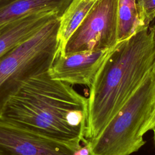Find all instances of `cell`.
<instances>
[{
    "label": "cell",
    "mask_w": 155,
    "mask_h": 155,
    "mask_svg": "<svg viewBox=\"0 0 155 155\" xmlns=\"http://www.w3.org/2000/svg\"><path fill=\"white\" fill-rule=\"evenodd\" d=\"M88 98L48 71L29 79L4 106L0 117L79 147L85 139Z\"/></svg>",
    "instance_id": "cell-1"
},
{
    "label": "cell",
    "mask_w": 155,
    "mask_h": 155,
    "mask_svg": "<svg viewBox=\"0 0 155 155\" xmlns=\"http://www.w3.org/2000/svg\"><path fill=\"white\" fill-rule=\"evenodd\" d=\"M155 27L149 25L123 41L96 73L88 98L85 139L97 137L151 71Z\"/></svg>",
    "instance_id": "cell-2"
},
{
    "label": "cell",
    "mask_w": 155,
    "mask_h": 155,
    "mask_svg": "<svg viewBox=\"0 0 155 155\" xmlns=\"http://www.w3.org/2000/svg\"><path fill=\"white\" fill-rule=\"evenodd\" d=\"M155 106V75L148 73L101 133L88 140L91 155H130L145 143L140 134Z\"/></svg>",
    "instance_id": "cell-3"
},
{
    "label": "cell",
    "mask_w": 155,
    "mask_h": 155,
    "mask_svg": "<svg viewBox=\"0 0 155 155\" xmlns=\"http://www.w3.org/2000/svg\"><path fill=\"white\" fill-rule=\"evenodd\" d=\"M61 16L0 58V116L9 99L31 78L48 71L56 58Z\"/></svg>",
    "instance_id": "cell-4"
},
{
    "label": "cell",
    "mask_w": 155,
    "mask_h": 155,
    "mask_svg": "<svg viewBox=\"0 0 155 155\" xmlns=\"http://www.w3.org/2000/svg\"><path fill=\"white\" fill-rule=\"evenodd\" d=\"M119 2V0H99L69 38L64 55L106 49L120 41Z\"/></svg>",
    "instance_id": "cell-5"
},
{
    "label": "cell",
    "mask_w": 155,
    "mask_h": 155,
    "mask_svg": "<svg viewBox=\"0 0 155 155\" xmlns=\"http://www.w3.org/2000/svg\"><path fill=\"white\" fill-rule=\"evenodd\" d=\"M79 147L0 117V155H73Z\"/></svg>",
    "instance_id": "cell-6"
},
{
    "label": "cell",
    "mask_w": 155,
    "mask_h": 155,
    "mask_svg": "<svg viewBox=\"0 0 155 155\" xmlns=\"http://www.w3.org/2000/svg\"><path fill=\"white\" fill-rule=\"evenodd\" d=\"M123 41L106 49L76 52L58 57L48 70L51 78L70 85L90 87L96 73Z\"/></svg>",
    "instance_id": "cell-7"
},
{
    "label": "cell",
    "mask_w": 155,
    "mask_h": 155,
    "mask_svg": "<svg viewBox=\"0 0 155 155\" xmlns=\"http://www.w3.org/2000/svg\"><path fill=\"white\" fill-rule=\"evenodd\" d=\"M62 13L53 8L30 12L15 20L0 33V58L41 29L50 19Z\"/></svg>",
    "instance_id": "cell-8"
},
{
    "label": "cell",
    "mask_w": 155,
    "mask_h": 155,
    "mask_svg": "<svg viewBox=\"0 0 155 155\" xmlns=\"http://www.w3.org/2000/svg\"><path fill=\"white\" fill-rule=\"evenodd\" d=\"M73 0H0V33L24 15L42 8L65 12Z\"/></svg>",
    "instance_id": "cell-9"
},
{
    "label": "cell",
    "mask_w": 155,
    "mask_h": 155,
    "mask_svg": "<svg viewBox=\"0 0 155 155\" xmlns=\"http://www.w3.org/2000/svg\"><path fill=\"white\" fill-rule=\"evenodd\" d=\"M99 0H73L60 17L56 58L64 56L66 44Z\"/></svg>",
    "instance_id": "cell-10"
},
{
    "label": "cell",
    "mask_w": 155,
    "mask_h": 155,
    "mask_svg": "<svg viewBox=\"0 0 155 155\" xmlns=\"http://www.w3.org/2000/svg\"><path fill=\"white\" fill-rule=\"evenodd\" d=\"M118 39L124 41L145 27L136 0H119L117 12Z\"/></svg>",
    "instance_id": "cell-11"
},
{
    "label": "cell",
    "mask_w": 155,
    "mask_h": 155,
    "mask_svg": "<svg viewBox=\"0 0 155 155\" xmlns=\"http://www.w3.org/2000/svg\"><path fill=\"white\" fill-rule=\"evenodd\" d=\"M139 12L145 27H147L155 18V0H136Z\"/></svg>",
    "instance_id": "cell-12"
},
{
    "label": "cell",
    "mask_w": 155,
    "mask_h": 155,
    "mask_svg": "<svg viewBox=\"0 0 155 155\" xmlns=\"http://www.w3.org/2000/svg\"><path fill=\"white\" fill-rule=\"evenodd\" d=\"M154 126H155V106L152 112L151 113L150 115L147 119L146 122L143 125L140 131V135L143 136L145 133H146L148 131L151 130Z\"/></svg>",
    "instance_id": "cell-13"
},
{
    "label": "cell",
    "mask_w": 155,
    "mask_h": 155,
    "mask_svg": "<svg viewBox=\"0 0 155 155\" xmlns=\"http://www.w3.org/2000/svg\"><path fill=\"white\" fill-rule=\"evenodd\" d=\"M73 155H91L88 139L82 143L80 147L74 151Z\"/></svg>",
    "instance_id": "cell-14"
},
{
    "label": "cell",
    "mask_w": 155,
    "mask_h": 155,
    "mask_svg": "<svg viewBox=\"0 0 155 155\" xmlns=\"http://www.w3.org/2000/svg\"><path fill=\"white\" fill-rule=\"evenodd\" d=\"M151 71L153 73V74L155 75V59L154 61V62H153V66H152Z\"/></svg>",
    "instance_id": "cell-15"
},
{
    "label": "cell",
    "mask_w": 155,
    "mask_h": 155,
    "mask_svg": "<svg viewBox=\"0 0 155 155\" xmlns=\"http://www.w3.org/2000/svg\"><path fill=\"white\" fill-rule=\"evenodd\" d=\"M153 131V133H154V134H153V140H154V145H155V126L153 128V129L151 130Z\"/></svg>",
    "instance_id": "cell-16"
},
{
    "label": "cell",
    "mask_w": 155,
    "mask_h": 155,
    "mask_svg": "<svg viewBox=\"0 0 155 155\" xmlns=\"http://www.w3.org/2000/svg\"><path fill=\"white\" fill-rule=\"evenodd\" d=\"M150 25H154V26L155 27V18H154V19L153 20V21L151 22V23L150 24Z\"/></svg>",
    "instance_id": "cell-17"
}]
</instances>
